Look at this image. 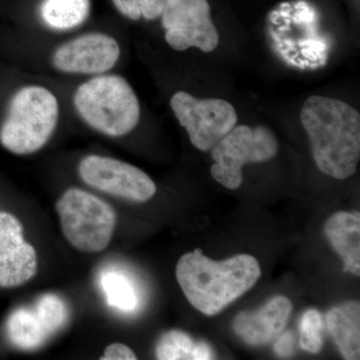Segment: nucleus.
Here are the masks:
<instances>
[{
    "instance_id": "obj_1",
    "label": "nucleus",
    "mask_w": 360,
    "mask_h": 360,
    "mask_svg": "<svg viewBox=\"0 0 360 360\" xmlns=\"http://www.w3.org/2000/svg\"><path fill=\"white\" fill-rule=\"evenodd\" d=\"M300 120L319 170L336 179L354 175L360 160L359 111L340 99L312 96L303 104Z\"/></svg>"
},
{
    "instance_id": "obj_2",
    "label": "nucleus",
    "mask_w": 360,
    "mask_h": 360,
    "mask_svg": "<svg viewBox=\"0 0 360 360\" xmlns=\"http://www.w3.org/2000/svg\"><path fill=\"white\" fill-rule=\"evenodd\" d=\"M260 276L259 264L250 255L217 262L195 250L182 255L176 265V279L187 300L208 316L248 292Z\"/></svg>"
},
{
    "instance_id": "obj_3",
    "label": "nucleus",
    "mask_w": 360,
    "mask_h": 360,
    "mask_svg": "<svg viewBox=\"0 0 360 360\" xmlns=\"http://www.w3.org/2000/svg\"><path fill=\"white\" fill-rule=\"evenodd\" d=\"M73 103L87 125L108 136L129 134L141 120L139 98L120 75H101L79 85Z\"/></svg>"
},
{
    "instance_id": "obj_4",
    "label": "nucleus",
    "mask_w": 360,
    "mask_h": 360,
    "mask_svg": "<svg viewBox=\"0 0 360 360\" xmlns=\"http://www.w3.org/2000/svg\"><path fill=\"white\" fill-rule=\"evenodd\" d=\"M58 118V101L51 90L39 85L23 87L9 104L0 143L14 155L37 153L51 139Z\"/></svg>"
},
{
    "instance_id": "obj_5",
    "label": "nucleus",
    "mask_w": 360,
    "mask_h": 360,
    "mask_svg": "<svg viewBox=\"0 0 360 360\" xmlns=\"http://www.w3.org/2000/svg\"><path fill=\"white\" fill-rule=\"evenodd\" d=\"M56 210L65 238L77 250L101 252L110 245L116 212L105 201L82 189L70 188L58 201Z\"/></svg>"
},
{
    "instance_id": "obj_6",
    "label": "nucleus",
    "mask_w": 360,
    "mask_h": 360,
    "mask_svg": "<svg viewBox=\"0 0 360 360\" xmlns=\"http://www.w3.org/2000/svg\"><path fill=\"white\" fill-rule=\"evenodd\" d=\"M277 153L278 142L271 130L238 125L213 146L212 156L215 163L210 172L226 188L238 189L243 181V165L265 162L276 158Z\"/></svg>"
},
{
    "instance_id": "obj_7",
    "label": "nucleus",
    "mask_w": 360,
    "mask_h": 360,
    "mask_svg": "<svg viewBox=\"0 0 360 360\" xmlns=\"http://www.w3.org/2000/svg\"><path fill=\"white\" fill-rule=\"evenodd\" d=\"M170 106L194 148L201 151L212 149L238 122L236 108L224 99H200L177 91L170 99Z\"/></svg>"
},
{
    "instance_id": "obj_8",
    "label": "nucleus",
    "mask_w": 360,
    "mask_h": 360,
    "mask_svg": "<svg viewBox=\"0 0 360 360\" xmlns=\"http://www.w3.org/2000/svg\"><path fill=\"white\" fill-rule=\"evenodd\" d=\"M161 18L165 40L174 51L212 52L219 44L207 0H167Z\"/></svg>"
},
{
    "instance_id": "obj_9",
    "label": "nucleus",
    "mask_w": 360,
    "mask_h": 360,
    "mask_svg": "<svg viewBox=\"0 0 360 360\" xmlns=\"http://www.w3.org/2000/svg\"><path fill=\"white\" fill-rule=\"evenodd\" d=\"M78 174L87 186L124 200L146 202L156 193L155 184L146 172L108 156H86Z\"/></svg>"
},
{
    "instance_id": "obj_10",
    "label": "nucleus",
    "mask_w": 360,
    "mask_h": 360,
    "mask_svg": "<svg viewBox=\"0 0 360 360\" xmlns=\"http://www.w3.org/2000/svg\"><path fill=\"white\" fill-rule=\"evenodd\" d=\"M120 56L117 41L104 33H87L60 45L52 56L56 70L75 75H101Z\"/></svg>"
},
{
    "instance_id": "obj_11",
    "label": "nucleus",
    "mask_w": 360,
    "mask_h": 360,
    "mask_svg": "<svg viewBox=\"0 0 360 360\" xmlns=\"http://www.w3.org/2000/svg\"><path fill=\"white\" fill-rule=\"evenodd\" d=\"M37 271V251L23 238L22 224L11 213L0 212V288L22 285Z\"/></svg>"
},
{
    "instance_id": "obj_12",
    "label": "nucleus",
    "mask_w": 360,
    "mask_h": 360,
    "mask_svg": "<svg viewBox=\"0 0 360 360\" xmlns=\"http://www.w3.org/2000/svg\"><path fill=\"white\" fill-rule=\"evenodd\" d=\"M291 310L290 300L284 296H277L257 311L239 314L232 328L248 345L260 347L274 340L283 330Z\"/></svg>"
},
{
    "instance_id": "obj_13",
    "label": "nucleus",
    "mask_w": 360,
    "mask_h": 360,
    "mask_svg": "<svg viewBox=\"0 0 360 360\" xmlns=\"http://www.w3.org/2000/svg\"><path fill=\"white\" fill-rule=\"evenodd\" d=\"M326 238L342 258L345 272L360 274L359 212H338L329 217L324 226Z\"/></svg>"
},
{
    "instance_id": "obj_14",
    "label": "nucleus",
    "mask_w": 360,
    "mask_h": 360,
    "mask_svg": "<svg viewBox=\"0 0 360 360\" xmlns=\"http://www.w3.org/2000/svg\"><path fill=\"white\" fill-rule=\"evenodd\" d=\"M326 324L342 356L348 360L359 359V302H345L329 310L326 314Z\"/></svg>"
},
{
    "instance_id": "obj_15",
    "label": "nucleus",
    "mask_w": 360,
    "mask_h": 360,
    "mask_svg": "<svg viewBox=\"0 0 360 360\" xmlns=\"http://www.w3.org/2000/svg\"><path fill=\"white\" fill-rule=\"evenodd\" d=\"M6 333L11 343L20 349L39 348L51 338L32 307H20L9 315Z\"/></svg>"
},
{
    "instance_id": "obj_16",
    "label": "nucleus",
    "mask_w": 360,
    "mask_h": 360,
    "mask_svg": "<svg viewBox=\"0 0 360 360\" xmlns=\"http://www.w3.org/2000/svg\"><path fill=\"white\" fill-rule=\"evenodd\" d=\"M99 281L106 302L111 307L124 314H131L139 309V288L131 277L122 270H104Z\"/></svg>"
},
{
    "instance_id": "obj_17",
    "label": "nucleus",
    "mask_w": 360,
    "mask_h": 360,
    "mask_svg": "<svg viewBox=\"0 0 360 360\" xmlns=\"http://www.w3.org/2000/svg\"><path fill=\"white\" fill-rule=\"evenodd\" d=\"M90 0H44L40 8L42 20L52 30H70L89 18Z\"/></svg>"
},
{
    "instance_id": "obj_18",
    "label": "nucleus",
    "mask_w": 360,
    "mask_h": 360,
    "mask_svg": "<svg viewBox=\"0 0 360 360\" xmlns=\"http://www.w3.org/2000/svg\"><path fill=\"white\" fill-rule=\"evenodd\" d=\"M42 326L49 336L56 335L65 326L68 319V307L60 296L46 293L40 296L32 307Z\"/></svg>"
},
{
    "instance_id": "obj_19",
    "label": "nucleus",
    "mask_w": 360,
    "mask_h": 360,
    "mask_svg": "<svg viewBox=\"0 0 360 360\" xmlns=\"http://www.w3.org/2000/svg\"><path fill=\"white\" fill-rule=\"evenodd\" d=\"M195 343L187 333L170 330L162 335L156 345V359L160 360L193 359Z\"/></svg>"
},
{
    "instance_id": "obj_20",
    "label": "nucleus",
    "mask_w": 360,
    "mask_h": 360,
    "mask_svg": "<svg viewBox=\"0 0 360 360\" xmlns=\"http://www.w3.org/2000/svg\"><path fill=\"white\" fill-rule=\"evenodd\" d=\"M323 319L321 312L309 309L302 315L300 323V347L310 354H319L323 347Z\"/></svg>"
},
{
    "instance_id": "obj_21",
    "label": "nucleus",
    "mask_w": 360,
    "mask_h": 360,
    "mask_svg": "<svg viewBox=\"0 0 360 360\" xmlns=\"http://www.w3.org/2000/svg\"><path fill=\"white\" fill-rule=\"evenodd\" d=\"M136 354L131 348L122 343H112L104 350L101 360H134Z\"/></svg>"
},
{
    "instance_id": "obj_22",
    "label": "nucleus",
    "mask_w": 360,
    "mask_h": 360,
    "mask_svg": "<svg viewBox=\"0 0 360 360\" xmlns=\"http://www.w3.org/2000/svg\"><path fill=\"white\" fill-rule=\"evenodd\" d=\"M167 0H139L141 16L146 20H155L162 15Z\"/></svg>"
},
{
    "instance_id": "obj_23",
    "label": "nucleus",
    "mask_w": 360,
    "mask_h": 360,
    "mask_svg": "<svg viewBox=\"0 0 360 360\" xmlns=\"http://www.w3.org/2000/svg\"><path fill=\"white\" fill-rule=\"evenodd\" d=\"M112 2L116 9L125 18L131 20H139L141 18L139 0H112Z\"/></svg>"
},
{
    "instance_id": "obj_24",
    "label": "nucleus",
    "mask_w": 360,
    "mask_h": 360,
    "mask_svg": "<svg viewBox=\"0 0 360 360\" xmlns=\"http://www.w3.org/2000/svg\"><path fill=\"white\" fill-rule=\"evenodd\" d=\"M295 350V335L290 331H286L279 336L278 340L274 343V352L279 357H290Z\"/></svg>"
},
{
    "instance_id": "obj_25",
    "label": "nucleus",
    "mask_w": 360,
    "mask_h": 360,
    "mask_svg": "<svg viewBox=\"0 0 360 360\" xmlns=\"http://www.w3.org/2000/svg\"><path fill=\"white\" fill-rule=\"evenodd\" d=\"M213 359L212 347L205 342L195 343L193 349L194 360H207Z\"/></svg>"
}]
</instances>
